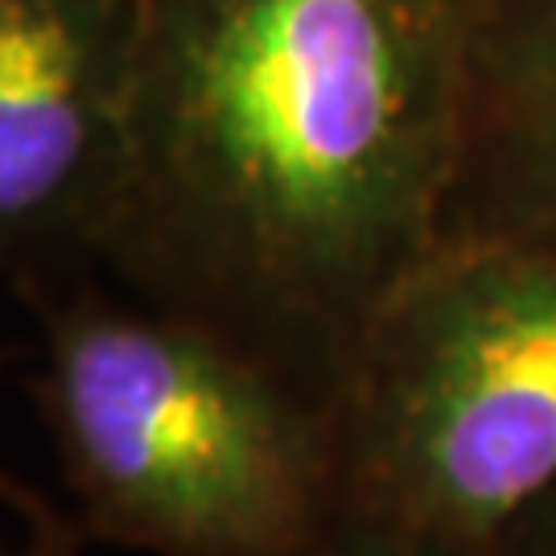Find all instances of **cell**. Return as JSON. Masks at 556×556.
I'll return each instance as SVG.
<instances>
[{"label": "cell", "instance_id": "1", "mask_svg": "<svg viewBox=\"0 0 556 556\" xmlns=\"http://www.w3.org/2000/svg\"><path fill=\"white\" fill-rule=\"evenodd\" d=\"M482 17L486 0H140L87 252L334 404L445 239Z\"/></svg>", "mask_w": 556, "mask_h": 556}, {"label": "cell", "instance_id": "2", "mask_svg": "<svg viewBox=\"0 0 556 556\" xmlns=\"http://www.w3.org/2000/svg\"><path fill=\"white\" fill-rule=\"evenodd\" d=\"M38 400L91 536L149 556H314L346 519L334 404L140 298L41 309Z\"/></svg>", "mask_w": 556, "mask_h": 556}, {"label": "cell", "instance_id": "3", "mask_svg": "<svg viewBox=\"0 0 556 556\" xmlns=\"http://www.w3.org/2000/svg\"><path fill=\"white\" fill-rule=\"evenodd\" d=\"M346 511L495 553L556 491V248L441 239L334 396Z\"/></svg>", "mask_w": 556, "mask_h": 556}, {"label": "cell", "instance_id": "4", "mask_svg": "<svg viewBox=\"0 0 556 556\" xmlns=\"http://www.w3.org/2000/svg\"><path fill=\"white\" fill-rule=\"evenodd\" d=\"M140 0H0V268L91 248L116 181Z\"/></svg>", "mask_w": 556, "mask_h": 556}, {"label": "cell", "instance_id": "5", "mask_svg": "<svg viewBox=\"0 0 556 556\" xmlns=\"http://www.w3.org/2000/svg\"><path fill=\"white\" fill-rule=\"evenodd\" d=\"M450 236L556 248V0H486Z\"/></svg>", "mask_w": 556, "mask_h": 556}, {"label": "cell", "instance_id": "6", "mask_svg": "<svg viewBox=\"0 0 556 556\" xmlns=\"http://www.w3.org/2000/svg\"><path fill=\"white\" fill-rule=\"evenodd\" d=\"M314 556H498V553L454 544V540H441V536H425V532H408V528H396V523L346 511V519L334 528V536L326 540Z\"/></svg>", "mask_w": 556, "mask_h": 556}, {"label": "cell", "instance_id": "7", "mask_svg": "<svg viewBox=\"0 0 556 556\" xmlns=\"http://www.w3.org/2000/svg\"><path fill=\"white\" fill-rule=\"evenodd\" d=\"M0 507H9L13 516H21V523L29 528L34 544L41 548V556H71V528L59 523V511L29 491L21 478H13L0 466Z\"/></svg>", "mask_w": 556, "mask_h": 556}, {"label": "cell", "instance_id": "8", "mask_svg": "<svg viewBox=\"0 0 556 556\" xmlns=\"http://www.w3.org/2000/svg\"><path fill=\"white\" fill-rule=\"evenodd\" d=\"M498 556H556V491L540 498L528 516L503 536Z\"/></svg>", "mask_w": 556, "mask_h": 556}, {"label": "cell", "instance_id": "9", "mask_svg": "<svg viewBox=\"0 0 556 556\" xmlns=\"http://www.w3.org/2000/svg\"><path fill=\"white\" fill-rule=\"evenodd\" d=\"M0 556H17L13 548H4V540H0Z\"/></svg>", "mask_w": 556, "mask_h": 556}]
</instances>
